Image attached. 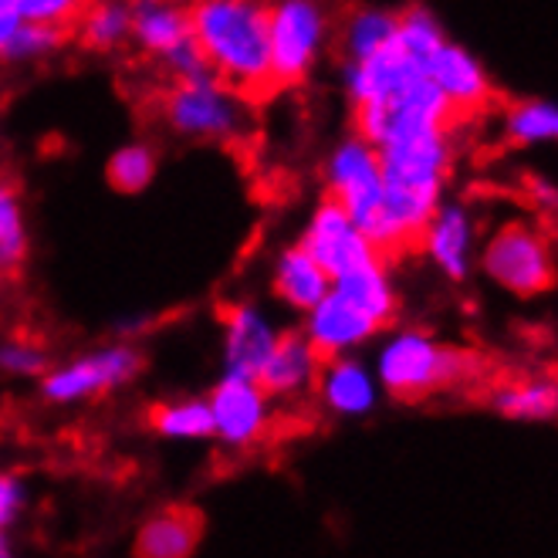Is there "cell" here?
<instances>
[{
  "mask_svg": "<svg viewBox=\"0 0 558 558\" xmlns=\"http://www.w3.org/2000/svg\"><path fill=\"white\" fill-rule=\"evenodd\" d=\"M159 173V153L149 140H129L112 156L106 159V183L122 193V196H136L153 186Z\"/></svg>",
  "mask_w": 558,
  "mask_h": 558,
  "instance_id": "26",
  "label": "cell"
},
{
  "mask_svg": "<svg viewBox=\"0 0 558 558\" xmlns=\"http://www.w3.org/2000/svg\"><path fill=\"white\" fill-rule=\"evenodd\" d=\"M72 38L88 54H119L133 48V0H88Z\"/></svg>",
  "mask_w": 558,
  "mask_h": 558,
  "instance_id": "20",
  "label": "cell"
},
{
  "mask_svg": "<svg viewBox=\"0 0 558 558\" xmlns=\"http://www.w3.org/2000/svg\"><path fill=\"white\" fill-rule=\"evenodd\" d=\"M48 349L35 336L0 339V373L11 379H41L48 369Z\"/></svg>",
  "mask_w": 558,
  "mask_h": 558,
  "instance_id": "30",
  "label": "cell"
},
{
  "mask_svg": "<svg viewBox=\"0 0 558 558\" xmlns=\"http://www.w3.org/2000/svg\"><path fill=\"white\" fill-rule=\"evenodd\" d=\"M325 196L349 210V217L363 227L373 220L383 201V162L379 149L359 133L345 136L325 159Z\"/></svg>",
  "mask_w": 558,
  "mask_h": 558,
  "instance_id": "8",
  "label": "cell"
},
{
  "mask_svg": "<svg viewBox=\"0 0 558 558\" xmlns=\"http://www.w3.org/2000/svg\"><path fill=\"white\" fill-rule=\"evenodd\" d=\"M332 14L325 0H268V38L275 88H299L312 78L332 41Z\"/></svg>",
  "mask_w": 558,
  "mask_h": 558,
  "instance_id": "4",
  "label": "cell"
},
{
  "mask_svg": "<svg viewBox=\"0 0 558 558\" xmlns=\"http://www.w3.org/2000/svg\"><path fill=\"white\" fill-rule=\"evenodd\" d=\"M21 24H24V17H21L17 0H0V54H4V48L11 45L14 31H17Z\"/></svg>",
  "mask_w": 558,
  "mask_h": 558,
  "instance_id": "33",
  "label": "cell"
},
{
  "mask_svg": "<svg viewBox=\"0 0 558 558\" xmlns=\"http://www.w3.org/2000/svg\"><path fill=\"white\" fill-rule=\"evenodd\" d=\"M88 0H17L21 17L24 21H38V24H51L72 35V24L78 21V14L85 11Z\"/></svg>",
  "mask_w": 558,
  "mask_h": 558,
  "instance_id": "31",
  "label": "cell"
},
{
  "mask_svg": "<svg viewBox=\"0 0 558 558\" xmlns=\"http://www.w3.org/2000/svg\"><path fill=\"white\" fill-rule=\"evenodd\" d=\"M302 332L308 336V342L318 349L322 359H332V355H349L355 349H363L366 342H373L383 328L366 315L359 312L352 302H345L336 288H328V294L312 305L302 315Z\"/></svg>",
  "mask_w": 558,
  "mask_h": 558,
  "instance_id": "13",
  "label": "cell"
},
{
  "mask_svg": "<svg viewBox=\"0 0 558 558\" xmlns=\"http://www.w3.org/2000/svg\"><path fill=\"white\" fill-rule=\"evenodd\" d=\"M481 376V355L426 332H392L376 355V379L386 397L423 403Z\"/></svg>",
  "mask_w": 558,
  "mask_h": 558,
  "instance_id": "2",
  "label": "cell"
},
{
  "mask_svg": "<svg viewBox=\"0 0 558 558\" xmlns=\"http://www.w3.org/2000/svg\"><path fill=\"white\" fill-rule=\"evenodd\" d=\"M14 548H11V532H4V529H0V558H8Z\"/></svg>",
  "mask_w": 558,
  "mask_h": 558,
  "instance_id": "34",
  "label": "cell"
},
{
  "mask_svg": "<svg viewBox=\"0 0 558 558\" xmlns=\"http://www.w3.org/2000/svg\"><path fill=\"white\" fill-rule=\"evenodd\" d=\"M505 140L511 146H532V143H558V106L535 102H508L505 109Z\"/></svg>",
  "mask_w": 558,
  "mask_h": 558,
  "instance_id": "27",
  "label": "cell"
},
{
  "mask_svg": "<svg viewBox=\"0 0 558 558\" xmlns=\"http://www.w3.org/2000/svg\"><path fill=\"white\" fill-rule=\"evenodd\" d=\"M379 379L376 373H369L366 363L349 355H332L322 359V369L315 379L312 397L318 400V407L332 416H366L376 410L379 403Z\"/></svg>",
  "mask_w": 558,
  "mask_h": 558,
  "instance_id": "15",
  "label": "cell"
},
{
  "mask_svg": "<svg viewBox=\"0 0 558 558\" xmlns=\"http://www.w3.org/2000/svg\"><path fill=\"white\" fill-rule=\"evenodd\" d=\"M27 501H31L27 481L14 471H0V529L11 532L14 524L24 518Z\"/></svg>",
  "mask_w": 558,
  "mask_h": 558,
  "instance_id": "32",
  "label": "cell"
},
{
  "mask_svg": "<svg viewBox=\"0 0 558 558\" xmlns=\"http://www.w3.org/2000/svg\"><path fill=\"white\" fill-rule=\"evenodd\" d=\"M299 244L332 278H339V275H345L352 268H363V265H369V260L379 257V251L373 247V241L366 238L363 227H359L349 217V210L342 204H336L332 196H322V201L315 204Z\"/></svg>",
  "mask_w": 558,
  "mask_h": 558,
  "instance_id": "9",
  "label": "cell"
},
{
  "mask_svg": "<svg viewBox=\"0 0 558 558\" xmlns=\"http://www.w3.org/2000/svg\"><path fill=\"white\" fill-rule=\"evenodd\" d=\"M251 106L214 72L173 78L156 98V116L177 140L204 146H241L251 133Z\"/></svg>",
  "mask_w": 558,
  "mask_h": 558,
  "instance_id": "3",
  "label": "cell"
},
{
  "mask_svg": "<svg viewBox=\"0 0 558 558\" xmlns=\"http://www.w3.org/2000/svg\"><path fill=\"white\" fill-rule=\"evenodd\" d=\"M149 430L162 440L177 444H201L214 440V423L207 397H180V400H159L146 413Z\"/></svg>",
  "mask_w": 558,
  "mask_h": 558,
  "instance_id": "23",
  "label": "cell"
},
{
  "mask_svg": "<svg viewBox=\"0 0 558 558\" xmlns=\"http://www.w3.org/2000/svg\"><path fill=\"white\" fill-rule=\"evenodd\" d=\"M69 31L61 27H51V24H38V21H24L11 45L0 54L4 64H38V61H48L54 54H61V48L69 45Z\"/></svg>",
  "mask_w": 558,
  "mask_h": 558,
  "instance_id": "28",
  "label": "cell"
},
{
  "mask_svg": "<svg viewBox=\"0 0 558 558\" xmlns=\"http://www.w3.org/2000/svg\"><path fill=\"white\" fill-rule=\"evenodd\" d=\"M146 369V355L133 342H106L69 363L48 366L38 379V392L48 407H78L102 400L116 389L133 386Z\"/></svg>",
  "mask_w": 558,
  "mask_h": 558,
  "instance_id": "5",
  "label": "cell"
},
{
  "mask_svg": "<svg viewBox=\"0 0 558 558\" xmlns=\"http://www.w3.org/2000/svg\"><path fill=\"white\" fill-rule=\"evenodd\" d=\"M397 41L410 54H416L420 61H426V58H430L447 41V35H444V27H440V21L434 17L430 8L410 4V8H403L397 14Z\"/></svg>",
  "mask_w": 558,
  "mask_h": 558,
  "instance_id": "29",
  "label": "cell"
},
{
  "mask_svg": "<svg viewBox=\"0 0 558 558\" xmlns=\"http://www.w3.org/2000/svg\"><path fill=\"white\" fill-rule=\"evenodd\" d=\"M332 288L342 294L345 302H352L359 312H366L379 328H389L400 315V294H397V284H392V275H389V260H383V257L332 278Z\"/></svg>",
  "mask_w": 558,
  "mask_h": 558,
  "instance_id": "21",
  "label": "cell"
},
{
  "mask_svg": "<svg viewBox=\"0 0 558 558\" xmlns=\"http://www.w3.org/2000/svg\"><path fill=\"white\" fill-rule=\"evenodd\" d=\"M281 336V325L268 308L254 302H231L220 308V366L223 376L257 379L260 366Z\"/></svg>",
  "mask_w": 558,
  "mask_h": 558,
  "instance_id": "10",
  "label": "cell"
},
{
  "mask_svg": "<svg viewBox=\"0 0 558 558\" xmlns=\"http://www.w3.org/2000/svg\"><path fill=\"white\" fill-rule=\"evenodd\" d=\"M204 542V514L193 505H167L153 511L136 532L140 558H190Z\"/></svg>",
  "mask_w": 558,
  "mask_h": 558,
  "instance_id": "17",
  "label": "cell"
},
{
  "mask_svg": "<svg viewBox=\"0 0 558 558\" xmlns=\"http://www.w3.org/2000/svg\"><path fill=\"white\" fill-rule=\"evenodd\" d=\"M190 31L207 69L260 106L278 92L271 75L268 0H190Z\"/></svg>",
  "mask_w": 558,
  "mask_h": 558,
  "instance_id": "1",
  "label": "cell"
},
{
  "mask_svg": "<svg viewBox=\"0 0 558 558\" xmlns=\"http://www.w3.org/2000/svg\"><path fill=\"white\" fill-rule=\"evenodd\" d=\"M328 288H332V275L302 244H288L284 251H278L271 265V291L281 308L305 315L312 305L325 299Z\"/></svg>",
  "mask_w": 558,
  "mask_h": 558,
  "instance_id": "18",
  "label": "cell"
},
{
  "mask_svg": "<svg viewBox=\"0 0 558 558\" xmlns=\"http://www.w3.org/2000/svg\"><path fill=\"white\" fill-rule=\"evenodd\" d=\"M214 440L223 450H254L275 430V400L265 392L257 379L241 376H220L214 389L207 392Z\"/></svg>",
  "mask_w": 558,
  "mask_h": 558,
  "instance_id": "7",
  "label": "cell"
},
{
  "mask_svg": "<svg viewBox=\"0 0 558 558\" xmlns=\"http://www.w3.org/2000/svg\"><path fill=\"white\" fill-rule=\"evenodd\" d=\"M420 251L434 260V265L461 281L468 275V251H471V220L461 207H437V214L426 223L420 238Z\"/></svg>",
  "mask_w": 558,
  "mask_h": 558,
  "instance_id": "22",
  "label": "cell"
},
{
  "mask_svg": "<svg viewBox=\"0 0 558 558\" xmlns=\"http://www.w3.org/2000/svg\"><path fill=\"white\" fill-rule=\"evenodd\" d=\"M555 379H558V369H555Z\"/></svg>",
  "mask_w": 558,
  "mask_h": 558,
  "instance_id": "35",
  "label": "cell"
},
{
  "mask_svg": "<svg viewBox=\"0 0 558 558\" xmlns=\"http://www.w3.org/2000/svg\"><path fill=\"white\" fill-rule=\"evenodd\" d=\"M420 75H426L423 61L410 54L397 38L369 58L342 64V85L352 109H379Z\"/></svg>",
  "mask_w": 558,
  "mask_h": 558,
  "instance_id": "11",
  "label": "cell"
},
{
  "mask_svg": "<svg viewBox=\"0 0 558 558\" xmlns=\"http://www.w3.org/2000/svg\"><path fill=\"white\" fill-rule=\"evenodd\" d=\"M397 38V14L383 8H355L339 27V48L345 61L369 58Z\"/></svg>",
  "mask_w": 558,
  "mask_h": 558,
  "instance_id": "25",
  "label": "cell"
},
{
  "mask_svg": "<svg viewBox=\"0 0 558 558\" xmlns=\"http://www.w3.org/2000/svg\"><path fill=\"white\" fill-rule=\"evenodd\" d=\"M423 69L434 78V85L444 92V98L461 122L474 119L481 109H487L498 98L487 72L481 69V61L471 58L461 45H453V41H444L430 58L423 61Z\"/></svg>",
  "mask_w": 558,
  "mask_h": 558,
  "instance_id": "12",
  "label": "cell"
},
{
  "mask_svg": "<svg viewBox=\"0 0 558 558\" xmlns=\"http://www.w3.org/2000/svg\"><path fill=\"white\" fill-rule=\"evenodd\" d=\"M318 369H322V355L302 328H281L268 363L257 373V383L265 386V392L275 403H294L312 397Z\"/></svg>",
  "mask_w": 558,
  "mask_h": 558,
  "instance_id": "14",
  "label": "cell"
},
{
  "mask_svg": "<svg viewBox=\"0 0 558 558\" xmlns=\"http://www.w3.org/2000/svg\"><path fill=\"white\" fill-rule=\"evenodd\" d=\"M193 41L190 0H133V48L153 64Z\"/></svg>",
  "mask_w": 558,
  "mask_h": 558,
  "instance_id": "16",
  "label": "cell"
},
{
  "mask_svg": "<svg viewBox=\"0 0 558 558\" xmlns=\"http://www.w3.org/2000/svg\"><path fill=\"white\" fill-rule=\"evenodd\" d=\"M31 260V217L24 186L11 170H0V284L24 275Z\"/></svg>",
  "mask_w": 558,
  "mask_h": 558,
  "instance_id": "19",
  "label": "cell"
},
{
  "mask_svg": "<svg viewBox=\"0 0 558 558\" xmlns=\"http://www.w3.org/2000/svg\"><path fill=\"white\" fill-rule=\"evenodd\" d=\"M484 275L514 299H538L558 284V265L548 238L529 220L501 223L481 254Z\"/></svg>",
  "mask_w": 558,
  "mask_h": 558,
  "instance_id": "6",
  "label": "cell"
},
{
  "mask_svg": "<svg viewBox=\"0 0 558 558\" xmlns=\"http://www.w3.org/2000/svg\"><path fill=\"white\" fill-rule=\"evenodd\" d=\"M490 407L511 420H551L558 416V379H508L495 389Z\"/></svg>",
  "mask_w": 558,
  "mask_h": 558,
  "instance_id": "24",
  "label": "cell"
}]
</instances>
